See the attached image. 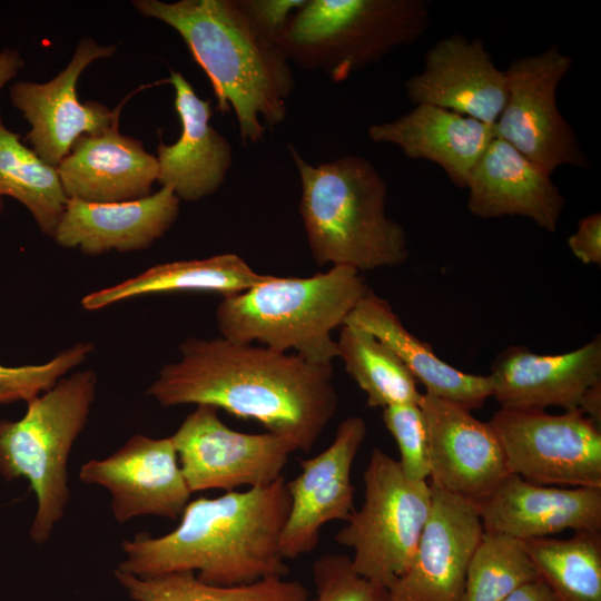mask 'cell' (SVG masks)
Returning <instances> with one entry per match:
<instances>
[{
	"instance_id": "1",
	"label": "cell",
	"mask_w": 601,
	"mask_h": 601,
	"mask_svg": "<svg viewBox=\"0 0 601 601\" xmlns=\"http://www.w3.org/2000/svg\"><path fill=\"white\" fill-rule=\"evenodd\" d=\"M146 394L162 407L209 405L255 420L267 432L309 452L335 416L333 365L224 337H188Z\"/></svg>"
},
{
	"instance_id": "2",
	"label": "cell",
	"mask_w": 601,
	"mask_h": 601,
	"mask_svg": "<svg viewBox=\"0 0 601 601\" xmlns=\"http://www.w3.org/2000/svg\"><path fill=\"white\" fill-rule=\"evenodd\" d=\"M289 506L283 476L266 486L189 501L171 532L125 540L117 570L138 578L191 571L217 587L284 578L289 566L279 540Z\"/></svg>"
},
{
	"instance_id": "3",
	"label": "cell",
	"mask_w": 601,
	"mask_h": 601,
	"mask_svg": "<svg viewBox=\"0 0 601 601\" xmlns=\"http://www.w3.org/2000/svg\"><path fill=\"white\" fill-rule=\"evenodd\" d=\"M144 17L175 29L209 78L217 108L235 112L244 144L284 121L295 81L283 48L265 36L237 0H134Z\"/></svg>"
},
{
	"instance_id": "4",
	"label": "cell",
	"mask_w": 601,
	"mask_h": 601,
	"mask_svg": "<svg viewBox=\"0 0 601 601\" xmlns=\"http://www.w3.org/2000/svg\"><path fill=\"white\" fill-rule=\"evenodd\" d=\"M288 149L300 179L299 215L318 266L363 273L406 262V233L386 216L387 187L370 160L348 155L312 165L293 145Z\"/></svg>"
},
{
	"instance_id": "5",
	"label": "cell",
	"mask_w": 601,
	"mask_h": 601,
	"mask_svg": "<svg viewBox=\"0 0 601 601\" xmlns=\"http://www.w3.org/2000/svg\"><path fill=\"white\" fill-rule=\"evenodd\" d=\"M362 273L332 266L309 277L268 275L257 285L223 296L216 309L220 336L329 365L338 357L332 333L368 292Z\"/></svg>"
},
{
	"instance_id": "6",
	"label": "cell",
	"mask_w": 601,
	"mask_h": 601,
	"mask_svg": "<svg viewBox=\"0 0 601 601\" xmlns=\"http://www.w3.org/2000/svg\"><path fill=\"white\" fill-rule=\"evenodd\" d=\"M97 393L92 370L61 377L27 401L18 421H0V474L6 481L28 480L37 497L29 534L46 543L70 500L68 459L83 431Z\"/></svg>"
},
{
	"instance_id": "7",
	"label": "cell",
	"mask_w": 601,
	"mask_h": 601,
	"mask_svg": "<svg viewBox=\"0 0 601 601\" xmlns=\"http://www.w3.org/2000/svg\"><path fill=\"white\" fill-rule=\"evenodd\" d=\"M430 16L424 0H305L280 47L299 68L339 82L418 40Z\"/></svg>"
},
{
	"instance_id": "8",
	"label": "cell",
	"mask_w": 601,
	"mask_h": 601,
	"mask_svg": "<svg viewBox=\"0 0 601 601\" xmlns=\"http://www.w3.org/2000/svg\"><path fill=\"white\" fill-rule=\"evenodd\" d=\"M364 502L335 540L354 550V571L386 589L410 569L432 508L427 482L408 480L397 460L373 449L363 473Z\"/></svg>"
},
{
	"instance_id": "9",
	"label": "cell",
	"mask_w": 601,
	"mask_h": 601,
	"mask_svg": "<svg viewBox=\"0 0 601 601\" xmlns=\"http://www.w3.org/2000/svg\"><path fill=\"white\" fill-rule=\"evenodd\" d=\"M489 423L509 474L539 485L601 487L600 425L582 412L500 408Z\"/></svg>"
},
{
	"instance_id": "10",
	"label": "cell",
	"mask_w": 601,
	"mask_h": 601,
	"mask_svg": "<svg viewBox=\"0 0 601 601\" xmlns=\"http://www.w3.org/2000/svg\"><path fill=\"white\" fill-rule=\"evenodd\" d=\"M572 58L555 45L514 59L505 70L508 97L494 124L495 136L552 173L560 166L585 168L589 160L556 106V89Z\"/></svg>"
},
{
	"instance_id": "11",
	"label": "cell",
	"mask_w": 601,
	"mask_h": 601,
	"mask_svg": "<svg viewBox=\"0 0 601 601\" xmlns=\"http://www.w3.org/2000/svg\"><path fill=\"white\" fill-rule=\"evenodd\" d=\"M170 437L191 493L269 485L282 477L296 451L270 432L243 433L228 427L209 405H197Z\"/></svg>"
},
{
	"instance_id": "12",
	"label": "cell",
	"mask_w": 601,
	"mask_h": 601,
	"mask_svg": "<svg viewBox=\"0 0 601 601\" xmlns=\"http://www.w3.org/2000/svg\"><path fill=\"white\" fill-rule=\"evenodd\" d=\"M502 410L560 406L601 422V337L558 355H540L524 346L501 353L490 374Z\"/></svg>"
},
{
	"instance_id": "13",
	"label": "cell",
	"mask_w": 601,
	"mask_h": 601,
	"mask_svg": "<svg viewBox=\"0 0 601 601\" xmlns=\"http://www.w3.org/2000/svg\"><path fill=\"white\" fill-rule=\"evenodd\" d=\"M115 45L102 46L82 38L69 61L51 80L19 81L10 87L11 104L30 125L26 139L48 165L57 167L82 135L104 131L119 122V108L110 110L97 101L81 102L77 82L96 60L114 56Z\"/></svg>"
},
{
	"instance_id": "14",
	"label": "cell",
	"mask_w": 601,
	"mask_h": 601,
	"mask_svg": "<svg viewBox=\"0 0 601 601\" xmlns=\"http://www.w3.org/2000/svg\"><path fill=\"white\" fill-rule=\"evenodd\" d=\"M366 433L362 417L343 420L331 445L300 460L302 472L286 482L290 506L279 540L286 560L313 552L322 528L335 520L346 522L355 510L351 471Z\"/></svg>"
},
{
	"instance_id": "15",
	"label": "cell",
	"mask_w": 601,
	"mask_h": 601,
	"mask_svg": "<svg viewBox=\"0 0 601 601\" xmlns=\"http://www.w3.org/2000/svg\"><path fill=\"white\" fill-rule=\"evenodd\" d=\"M79 477L109 492L118 523L144 515L177 520L191 494L170 436L135 434L108 457L83 463Z\"/></svg>"
},
{
	"instance_id": "16",
	"label": "cell",
	"mask_w": 601,
	"mask_h": 601,
	"mask_svg": "<svg viewBox=\"0 0 601 601\" xmlns=\"http://www.w3.org/2000/svg\"><path fill=\"white\" fill-rule=\"evenodd\" d=\"M430 485V516L410 569L388 590L392 601H461L484 533L474 502Z\"/></svg>"
},
{
	"instance_id": "17",
	"label": "cell",
	"mask_w": 601,
	"mask_h": 601,
	"mask_svg": "<svg viewBox=\"0 0 601 601\" xmlns=\"http://www.w3.org/2000/svg\"><path fill=\"white\" fill-rule=\"evenodd\" d=\"M432 485L475 504L509 475L504 452L491 424L471 411L422 393Z\"/></svg>"
},
{
	"instance_id": "18",
	"label": "cell",
	"mask_w": 601,
	"mask_h": 601,
	"mask_svg": "<svg viewBox=\"0 0 601 601\" xmlns=\"http://www.w3.org/2000/svg\"><path fill=\"white\" fill-rule=\"evenodd\" d=\"M406 96L494 125L508 97L505 71L493 62L482 39L454 33L435 42L424 56L423 70L410 77Z\"/></svg>"
},
{
	"instance_id": "19",
	"label": "cell",
	"mask_w": 601,
	"mask_h": 601,
	"mask_svg": "<svg viewBox=\"0 0 601 601\" xmlns=\"http://www.w3.org/2000/svg\"><path fill=\"white\" fill-rule=\"evenodd\" d=\"M477 505L485 532L519 540L601 531V487H556L506 475Z\"/></svg>"
},
{
	"instance_id": "20",
	"label": "cell",
	"mask_w": 601,
	"mask_h": 601,
	"mask_svg": "<svg viewBox=\"0 0 601 601\" xmlns=\"http://www.w3.org/2000/svg\"><path fill=\"white\" fill-rule=\"evenodd\" d=\"M56 168L68 199L93 204L147 197L158 178L156 156L120 134L118 124L80 136Z\"/></svg>"
},
{
	"instance_id": "21",
	"label": "cell",
	"mask_w": 601,
	"mask_h": 601,
	"mask_svg": "<svg viewBox=\"0 0 601 601\" xmlns=\"http://www.w3.org/2000/svg\"><path fill=\"white\" fill-rule=\"evenodd\" d=\"M467 208L481 218L522 216L553 233L564 198L551 174L494 137L469 175Z\"/></svg>"
},
{
	"instance_id": "22",
	"label": "cell",
	"mask_w": 601,
	"mask_h": 601,
	"mask_svg": "<svg viewBox=\"0 0 601 601\" xmlns=\"http://www.w3.org/2000/svg\"><path fill=\"white\" fill-rule=\"evenodd\" d=\"M179 206L180 200L169 186L124 203L69 199L52 238L60 247L79 249L89 256L146 249L174 225Z\"/></svg>"
},
{
	"instance_id": "23",
	"label": "cell",
	"mask_w": 601,
	"mask_h": 601,
	"mask_svg": "<svg viewBox=\"0 0 601 601\" xmlns=\"http://www.w3.org/2000/svg\"><path fill=\"white\" fill-rule=\"evenodd\" d=\"M168 82L175 90L181 134L171 145H158L157 181L171 187L179 200L197 201L223 185L231 166V146L209 122L210 101L199 98L178 71L170 72Z\"/></svg>"
},
{
	"instance_id": "24",
	"label": "cell",
	"mask_w": 601,
	"mask_h": 601,
	"mask_svg": "<svg viewBox=\"0 0 601 601\" xmlns=\"http://www.w3.org/2000/svg\"><path fill=\"white\" fill-rule=\"evenodd\" d=\"M375 142L397 146L411 159L439 165L459 188L495 137L494 125L431 105H416L407 114L368 127Z\"/></svg>"
},
{
	"instance_id": "25",
	"label": "cell",
	"mask_w": 601,
	"mask_h": 601,
	"mask_svg": "<svg viewBox=\"0 0 601 601\" xmlns=\"http://www.w3.org/2000/svg\"><path fill=\"white\" fill-rule=\"evenodd\" d=\"M344 325L363 328L390 347L428 395L467 411L483 407L493 395L490 375L465 373L437 357L427 343L405 328L390 303L371 288Z\"/></svg>"
},
{
	"instance_id": "26",
	"label": "cell",
	"mask_w": 601,
	"mask_h": 601,
	"mask_svg": "<svg viewBox=\"0 0 601 601\" xmlns=\"http://www.w3.org/2000/svg\"><path fill=\"white\" fill-rule=\"evenodd\" d=\"M231 253L203 259L155 265L118 284L82 297L86 311H98L135 297L166 293H217L223 296L244 292L267 278Z\"/></svg>"
},
{
	"instance_id": "27",
	"label": "cell",
	"mask_w": 601,
	"mask_h": 601,
	"mask_svg": "<svg viewBox=\"0 0 601 601\" xmlns=\"http://www.w3.org/2000/svg\"><path fill=\"white\" fill-rule=\"evenodd\" d=\"M9 196L30 211L42 234L53 237L66 196L57 168L46 164L9 130L0 115V197Z\"/></svg>"
},
{
	"instance_id": "28",
	"label": "cell",
	"mask_w": 601,
	"mask_h": 601,
	"mask_svg": "<svg viewBox=\"0 0 601 601\" xmlns=\"http://www.w3.org/2000/svg\"><path fill=\"white\" fill-rule=\"evenodd\" d=\"M540 578L560 601H601V533L523 540Z\"/></svg>"
},
{
	"instance_id": "29",
	"label": "cell",
	"mask_w": 601,
	"mask_h": 601,
	"mask_svg": "<svg viewBox=\"0 0 601 601\" xmlns=\"http://www.w3.org/2000/svg\"><path fill=\"white\" fill-rule=\"evenodd\" d=\"M337 342L338 358L366 394L370 407L418 404L422 393L396 354L367 331L343 325Z\"/></svg>"
},
{
	"instance_id": "30",
	"label": "cell",
	"mask_w": 601,
	"mask_h": 601,
	"mask_svg": "<svg viewBox=\"0 0 601 601\" xmlns=\"http://www.w3.org/2000/svg\"><path fill=\"white\" fill-rule=\"evenodd\" d=\"M114 574L134 601H308L309 599L303 583L284 578H269L236 587H217L201 582L191 571L138 578L116 569Z\"/></svg>"
},
{
	"instance_id": "31",
	"label": "cell",
	"mask_w": 601,
	"mask_h": 601,
	"mask_svg": "<svg viewBox=\"0 0 601 601\" xmlns=\"http://www.w3.org/2000/svg\"><path fill=\"white\" fill-rule=\"evenodd\" d=\"M536 579L540 574L522 540L484 531L470 561L461 601H501Z\"/></svg>"
},
{
	"instance_id": "32",
	"label": "cell",
	"mask_w": 601,
	"mask_h": 601,
	"mask_svg": "<svg viewBox=\"0 0 601 601\" xmlns=\"http://www.w3.org/2000/svg\"><path fill=\"white\" fill-rule=\"evenodd\" d=\"M382 420L400 451V466L414 482H427L431 474L428 437L418 404H397L383 408Z\"/></svg>"
},
{
	"instance_id": "33",
	"label": "cell",
	"mask_w": 601,
	"mask_h": 601,
	"mask_svg": "<svg viewBox=\"0 0 601 601\" xmlns=\"http://www.w3.org/2000/svg\"><path fill=\"white\" fill-rule=\"evenodd\" d=\"M313 577L316 595L308 601H392L388 589L357 574L346 555L319 556Z\"/></svg>"
},
{
	"instance_id": "34",
	"label": "cell",
	"mask_w": 601,
	"mask_h": 601,
	"mask_svg": "<svg viewBox=\"0 0 601 601\" xmlns=\"http://www.w3.org/2000/svg\"><path fill=\"white\" fill-rule=\"evenodd\" d=\"M93 348L92 343L80 342L42 364L16 367L0 365V386L21 392L27 402L51 388L61 377L81 365Z\"/></svg>"
},
{
	"instance_id": "35",
	"label": "cell",
	"mask_w": 601,
	"mask_h": 601,
	"mask_svg": "<svg viewBox=\"0 0 601 601\" xmlns=\"http://www.w3.org/2000/svg\"><path fill=\"white\" fill-rule=\"evenodd\" d=\"M237 1L255 26L279 46L290 18L305 2V0Z\"/></svg>"
},
{
	"instance_id": "36",
	"label": "cell",
	"mask_w": 601,
	"mask_h": 601,
	"mask_svg": "<svg viewBox=\"0 0 601 601\" xmlns=\"http://www.w3.org/2000/svg\"><path fill=\"white\" fill-rule=\"evenodd\" d=\"M568 245L573 255L585 265H601V214L581 218L577 230L569 236Z\"/></svg>"
},
{
	"instance_id": "37",
	"label": "cell",
	"mask_w": 601,
	"mask_h": 601,
	"mask_svg": "<svg viewBox=\"0 0 601 601\" xmlns=\"http://www.w3.org/2000/svg\"><path fill=\"white\" fill-rule=\"evenodd\" d=\"M501 601H560L551 588L540 578L515 589Z\"/></svg>"
},
{
	"instance_id": "38",
	"label": "cell",
	"mask_w": 601,
	"mask_h": 601,
	"mask_svg": "<svg viewBox=\"0 0 601 601\" xmlns=\"http://www.w3.org/2000/svg\"><path fill=\"white\" fill-rule=\"evenodd\" d=\"M23 66L24 60L16 49L7 48L0 52V90Z\"/></svg>"
},
{
	"instance_id": "39",
	"label": "cell",
	"mask_w": 601,
	"mask_h": 601,
	"mask_svg": "<svg viewBox=\"0 0 601 601\" xmlns=\"http://www.w3.org/2000/svg\"><path fill=\"white\" fill-rule=\"evenodd\" d=\"M19 400L26 401L24 395L21 392L0 386V404L10 403Z\"/></svg>"
},
{
	"instance_id": "40",
	"label": "cell",
	"mask_w": 601,
	"mask_h": 601,
	"mask_svg": "<svg viewBox=\"0 0 601 601\" xmlns=\"http://www.w3.org/2000/svg\"><path fill=\"white\" fill-rule=\"evenodd\" d=\"M3 209V201H2V197H0V213L2 211Z\"/></svg>"
}]
</instances>
